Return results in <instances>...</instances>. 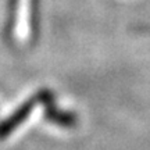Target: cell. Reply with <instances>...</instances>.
I'll list each match as a JSON object with an SVG mask.
<instances>
[{
    "label": "cell",
    "instance_id": "obj_1",
    "mask_svg": "<svg viewBox=\"0 0 150 150\" xmlns=\"http://www.w3.org/2000/svg\"><path fill=\"white\" fill-rule=\"evenodd\" d=\"M42 104L45 106V120L49 124H53L59 128L63 129H74L78 127L79 117L72 110L60 108L54 102V95L50 91H42Z\"/></svg>",
    "mask_w": 150,
    "mask_h": 150
},
{
    "label": "cell",
    "instance_id": "obj_2",
    "mask_svg": "<svg viewBox=\"0 0 150 150\" xmlns=\"http://www.w3.org/2000/svg\"><path fill=\"white\" fill-rule=\"evenodd\" d=\"M40 103H42V91L39 93H36L33 97L25 100L20 107L17 110H14L7 118L1 120L0 121V140L8 138L17 128H20L24 124V121L32 114L33 108L36 107L38 104H40Z\"/></svg>",
    "mask_w": 150,
    "mask_h": 150
}]
</instances>
